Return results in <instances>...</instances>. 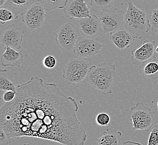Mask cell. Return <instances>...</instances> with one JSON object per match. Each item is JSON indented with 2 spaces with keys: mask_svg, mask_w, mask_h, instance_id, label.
I'll list each match as a JSON object with an SVG mask.
<instances>
[{
  "mask_svg": "<svg viewBox=\"0 0 158 145\" xmlns=\"http://www.w3.org/2000/svg\"><path fill=\"white\" fill-rule=\"evenodd\" d=\"M76 100L55 83L37 76L16 87V96L0 108V126L7 137H31L64 145H83L87 134L77 116Z\"/></svg>",
  "mask_w": 158,
  "mask_h": 145,
  "instance_id": "6da1fadb",
  "label": "cell"
},
{
  "mask_svg": "<svg viewBox=\"0 0 158 145\" xmlns=\"http://www.w3.org/2000/svg\"><path fill=\"white\" fill-rule=\"evenodd\" d=\"M116 78V65L110 62H103L90 67L86 80L102 94L108 96L112 93Z\"/></svg>",
  "mask_w": 158,
  "mask_h": 145,
  "instance_id": "7a4b0ae2",
  "label": "cell"
},
{
  "mask_svg": "<svg viewBox=\"0 0 158 145\" xmlns=\"http://www.w3.org/2000/svg\"><path fill=\"white\" fill-rule=\"evenodd\" d=\"M124 27L138 39H142L151 30L149 16L143 10L135 6L132 0L128 2L127 9L124 16Z\"/></svg>",
  "mask_w": 158,
  "mask_h": 145,
  "instance_id": "3957f363",
  "label": "cell"
},
{
  "mask_svg": "<svg viewBox=\"0 0 158 145\" xmlns=\"http://www.w3.org/2000/svg\"><path fill=\"white\" fill-rule=\"evenodd\" d=\"M154 112L142 102H138L129 111L134 130L150 131L154 123Z\"/></svg>",
  "mask_w": 158,
  "mask_h": 145,
  "instance_id": "277c9868",
  "label": "cell"
},
{
  "mask_svg": "<svg viewBox=\"0 0 158 145\" xmlns=\"http://www.w3.org/2000/svg\"><path fill=\"white\" fill-rule=\"evenodd\" d=\"M89 64L81 59H71L64 68L62 78L69 85H75L84 80L89 70Z\"/></svg>",
  "mask_w": 158,
  "mask_h": 145,
  "instance_id": "5b68a950",
  "label": "cell"
},
{
  "mask_svg": "<svg viewBox=\"0 0 158 145\" xmlns=\"http://www.w3.org/2000/svg\"><path fill=\"white\" fill-rule=\"evenodd\" d=\"M125 12L117 8L105 10L99 14L103 34L110 33L124 26Z\"/></svg>",
  "mask_w": 158,
  "mask_h": 145,
  "instance_id": "8992f818",
  "label": "cell"
},
{
  "mask_svg": "<svg viewBox=\"0 0 158 145\" xmlns=\"http://www.w3.org/2000/svg\"><path fill=\"white\" fill-rule=\"evenodd\" d=\"M79 38L76 28L70 22L61 26L56 35L55 41L60 48L64 51L73 50Z\"/></svg>",
  "mask_w": 158,
  "mask_h": 145,
  "instance_id": "52a82bcc",
  "label": "cell"
},
{
  "mask_svg": "<svg viewBox=\"0 0 158 145\" xmlns=\"http://www.w3.org/2000/svg\"><path fill=\"white\" fill-rule=\"evenodd\" d=\"M42 4L38 2L33 4L21 15L22 21L31 31L40 29L44 25L46 14Z\"/></svg>",
  "mask_w": 158,
  "mask_h": 145,
  "instance_id": "ba28073f",
  "label": "cell"
},
{
  "mask_svg": "<svg viewBox=\"0 0 158 145\" xmlns=\"http://www.w3.org/2000/svg\"><path fill=\"white\" fill-rule=\"evenodd\" d=\"M103 48L102 43L94 37L84 36L79 37L73 53L81 58H91L99 53Z\"/></svg>",
  "mask_w": 158,
  "mask_h": 145,
  "instance_id": "9c48e42d",
  "label": "cell"
},
{
  "mask_svg": "<svg viewBox=\"0 0 158 145\" xmlns=\"http://www.w3.org/2000/svg\"><path fill=\"white\" fill-rule=\"evenodd\" d=\"M155 40H145L139 48L135 49L131 52V63L141 65L155 58Z\"/></svg>",
  "mask_w": 158,
  "mask_h": 145,
  "instance_id": "30bf717a",
  "label": "cell"
},
{
  "mask_svg": "<svg viewBox=\"0 0 158 145\" xmlns=\"http://www.w3.org/2000/svg\"><path fill=\"white\" fill-rule=\"evenodd\" d=\"M63 10L66 18L69 20L89 18L92 16L85 0H68Z\"/></svg>",
  "mask_w": 158,
  "mask_h": 145,
  "instance_id": "8fae6325",
  "label": "cell"
},
{
  "mask_svg": "<svg viewBox=\"0 0 158 145\" xmlns=\"http://www.w3.org/2000/svg\"><path fill=\"white\" fill-rule=\"evenodd\" d=\"M24 33L21 27L14 24L9 25L3 31L1 42L5 46H8L15 50L20 49Z\"/></svg>",
  "mask_w": 158,
  "mask_h": 145,
  "instance_id": "7c38bea8",
  "label": "cell"
},
{
  "mask_svg": "<svg viewBox=\"0 0 158 145\" xmlns=\"http://www.w3.org/2000/svg\"><path fill=\"white\" fill-rule=\"evenodd\" d=\"M80 31L85 36L95 37L103 33L99 17L92 14L91 17L77 19Z\"/></svg>",
  "mask_w": 158,
  "mask_h": 145,
  "instance_id": "4fadbf2b",
  "label": "cell"
},
{
  "mask_svg": "<svg viewBox=\"0 0 158 145\" xmlns=\"http://www.w3.org/2000/svg\"><path fill=\"white\" fill-rule=\"evenodd\" d=\"M135 37L125 29H120L110 33V39L120 50L129 48L134 45Z\"/></svg>",
  "mask_w": 158,
  "mask_h": 145,
  "instance_id": "5bb4252c",
  "label": "cell"
},
{
  "mask_svg": "<svg viewBox=\"0 0 158 145\" xmlns=\"http://www.w3.org/2000/svg\"><path fill=\"white\" fill-rule=\"evenodd\" d=\"M23 51L17 52L15 49L8 46H5V52L1 57V64L4 67L23 68Z\"/></svg>",
  "mask_w": 158,
  "mask_h": 145,
  "instance_id": "9a60e30c",
  "label": "cell"
},
{
  "mask_svg": "<svg viewBox=\"0 0 158 145\" xmlns=\"http://www.w3.org/2000/svg\"><path fill=\"white\" fill-rule=\"evenodd\" d=\"M34 0H7L3 6L5 8L11 10L18 18L27 9L32 6Z\"/></svg>",
  "mask_w": 158,
  "mask_h": 145,
  "instance_id": "2e32d148",
  "label": "cell"
},
{
  "mask_svg": "<svg viewBox=\"0 0 158 145\" xmlns=\"http://www.w3.org/2000/svg\"><path fill=\"white\" fill-rule=\"evenodd\" d=\"M122 133L113 128H107L103 136L97 139L98 144L100 145H119L121 144Z\"/></svg>",
  "mask_w": 158,
  "mask_h": 145,
  "instance_id": "e0dca14e",
  "label": "cell"
},
{
  "mask_svg": "<svg viewBox=\"0 0 158 145\" xmlns=\"http://www.w3.org/2000/svg\"><path fill=\"white\" fill-rule=\"evenodd\" d=\"M15 83L10 72L6 69H1L0 70V91H16Z\"/></svg>",
  "mask_w": 158,
  "mask_h": 145,
  "instance_id": "ac0fdd59",
  "label": "cell"
},
{
  "mask_svg": "<svg viewBox=\"0 0 158 145\" xmlns=\"http://www.w3.org/2000/svg\"><path fill=\"white\" fill-rule=\"evenodd\" d=\"M143 76L152 79H158V61L155 57L152 60L140 65Z\"/></svg>",
  "mask_w": 158,
  "mask_h": 145,
  "instance_id": "d6986e66",
  "label": "cell"
},
{
  "mask_svg": "<svg viewBox=\"0 0 158 145\" xmlns=\"http://www.w3.org/2000/svg\"><path fill=\"white\" fill-rule=\"evenodd\" d=\"M67 1L68 0H38V2L42 4L48 11H52L56 9H63Z\"/></svg>",
  "mask_w": 158,
  "mask_h": 145,
  "instance_id": "ffe728a7",
  "label": "cell"
},
{
  "mask_svg": "<svg viewBox=\"0 0 158 145\" xmlns=\"http://www.w3.org/2000/svg\"><path fill=\"white\" fill-rule=\"evenodd\" d=\"M115 0H90L92 10L94 12L102 11L105 10L110 9Z\"/></svg>",
  "mask_w": 158,
  "mask_h": 145,
  "instance_id": "44dd1931",
  "label": "cell"
},
{
  "mask_svg": "<svg viewBox=\"0 0 158 145\" xmlns=\"http://www.w3.org/2000/svg\"><path fill=\"white\" fill-rule=\"evenodd\" d=\"M14 14L9 9L2 8L0 9V22L2 24H5L8 21L17 19Z\"/></svg>",
  "mask_w": 158,
  "mask_h": 145,
  "instance_id": "7402d4cb",
  "label": "cell"
},
{
  "mask_svg": "<svg viewBox=\"0 0 158 145\" xmlns=\"http://www.w3.org/2000/svg\"><path fill=\"white\" fill-rule=\"evenodd\" d=\"M151 30L158 33V8L152 10V14L149 16Z\"/></svg>",
  "mask_w": 158,
  "mask_h": 145,
  "instance_id": "603a6c76",
  "label": "cell"
},
{
  "mask_svg": "<svg viewBox=\"0 0 158 145\" xmlns=\"http://www.w3.org/2000/svg\"><path fill=\"white\" fill-rule=\"evenodd\" d=\"M148 145H158V125H154L150 130Z\"/></svg>",
  "mask_w": 158,
  "mask_h": 145,
  "instance_id": "cb8c5ba5",
  "label": "cell"
},
{
  "mask_svg": "<svg viewBox=\"0 0 158 145\" xmlns=\"http://www.w3.org/2000/svg\"><path fill=\"white\" fill-rule=\"evenodd\" d=\"M96 123L100 126H107L110 121V118L109 115L106 113H100L96 117Z\"/></svg>",
  "mask_w": 158,
  "mask_h": 145,
  "instance_id": "d4e9b609",
  "label": "cell"
},
{
  "mask_svg": "<svg viewBox=\"0 0 158 145\" xmlns=\"http://www.w3.org/2000/svg\"><path fill=\"white\" fill-rule=\"evenodd\" d=\"M57 63V61L54 56L52 55H49L46 56V57L43 59V66L47 69H51L54 68Z\"/></svg>",
  "mask_w": 158,
  "mask_h": 145,
  "instance_id": "484cf974",
  "label": "cell"
},
{
  "mask_svg": "<svg viewBox=\"0 0 158 145\" xmlns=\"http://www.w3.org/2000/svg\"><path fill=\"white\" fill-rule=\"evenodd\" d=\"M16 96V92L13 91H5L2 98H1V100L4 102H9L15 98Z\"/></svg>",
  "mask_w": 158,
  "mask_h": 145,
  "instance_id": "4316f807",
  "label": "cell"
},
{
  "mask_svg": "<svg viewBox=\"0 0 158 145\" xmlns=\"http://www.w3.org/2000/svg\"><path fill=\"white\" fill-rule=\"evenodd\" d=\"M8 139L9 138L6 135V133L3 131L2 128L0 126V145H6L9 144Z\"/></svg>",
  "mask_w": 158,
  "mask_h": 145,
  "instance_id": "83f0119b",
  "label": "cell"
},
{
  "mask_svg": "<svg viewBox=\"0 0 158 145\" xmlns=\"http://www.w3.org/2000/svg\"><path fill=\"white\" fill-rule=\"evenodd\" d=\"M7 0H0V6L2 7L5 3Z\"/></svg>",
  "mask_w": 158,
  "mask_h": 145,
  "instance_id": "f1b7e54d",
  "label": "cell"
},
{
  "mask_svg": "<svg viewBox=\"0 0 158 145\" xmlns=\"http://www.w3.org/2000/svg\"><path fill=\"white\" fill-rule=\"evenodd\" d=\"M155 56H156V57L158 59V45L155 49Z\"/></svg>",
  "mask_w": 158,
  "mask_h": 145,
  "instance_id": "f546056e",
  "label": "cell"
},
{
  "mask_svg": "<svg viewBox=\"0 0 158 145\" xmlns=\"http://www.w3.org/2000/svg\"><path fill=\"white\" fill-rule=\"evenodd\" d=\"M157 107H158V103H157Z\"/></svg>",
  "mask_w": 158,
  "mask_h": 145,
  "instance_id": "4dcf8cb0",
  "label": "cell"
}]
</instances>
